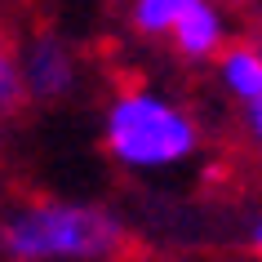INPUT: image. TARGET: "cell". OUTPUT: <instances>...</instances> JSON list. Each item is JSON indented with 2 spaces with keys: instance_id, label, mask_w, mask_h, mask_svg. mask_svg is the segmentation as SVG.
I'll list each match as a JSON object with an SVG mask.
<instances>
[{
  "instance_id": "cell-1",
  "label": "cell",
  "mask_w": 262,
  "mask_h": 262,
  "mask_svg": "<svg viewBox=\"0 0 262 262\" xmlns=\"http://www.w3.org/2000/svg\"><path fill=\"white\" fill-rule=\"evenodd\" d=\"M129 227L116 209L71 195H27L0 209L5 262H120Z\"/></svg>"
},
{
  "instance_id": "cell-2",
  "label": "cell",
  "mask_w": 262,
  "mask_h": 262,
  "mask_svg": "<svg viewBox=\"0 0 262 262\" xmlns=\"http://www.w3.org/2000/svg\"><path fill=\"white\" fill-rule=\"evenodd\" d=\"M102 151L124 173H169L205 151V129L182 98L147 80H120L102 102Z\"/></svg>"
},
{
  "instance_id": "cell-6",
  "label": "cell",
  "mask_w": 262,
  "mask_h": 262,
  "mask_svg": "<svg viewBox=\"0 0 262 262\" xmlns=\"http://www.w3.org/2000/svg\"><path fill=\"white\" fill-rule=\"evenodd\" d=\"M187 9H191V0H124V27L138 40L165 45Z\"/></svg>"
},
{
  "instance_id": "cell-10",
  "label": "cell",
  "mask_w": 262,
  "mask_h": 262,
  "mask_svg": "<svg viewBox=\"0 0 262 262\" xmlns=\"http://www.w3.org/2000/svg\"><path fill=\"white\" fill-rule=\"evenodd\" d=\"M245 262H262V258H245Z\"/></svg>"
},
{
  "instance_id": "cell-5",
  "label": "cell",
  "mask_w": 262,
  "mask_h": 262,
  "mask_svg": "<svg viewBox=\"0 0 262 262\" xmlns=\"http://www.w3.org/2000/svg\"><path fill=\"white\" fill-rule=\"evenodd\" d=\"M213 76H218V89L231 98L235 107L258 102L262 98V40L231 36V45L213 58Z\"/></svg>"
},
{
  "instance_id": "cell-9",
  "label": "cell",
  "mask_w": 262,
  "mask_h": 262,
  "mask_svg": "<svg viewBox=\"0 0 262 262\" xmlns=\"http://www.w3.org/2000/svg\"><path fill=\"white\" fill-rule=\"evenodd\" d=\"M249 249H253V258H262V218L249 227Z\"/></svg>"
},
{
  "instance_id": "cell-4",
  "label": "cell",
  "mask_w": 262,
  "mask_h": 262,
  "mask_svg": "<svg viewBox=\"0 0 262 262\" xmlns=\"http://www.w3.org/2000/svg\"><path fill=\"white\" fill-rule=\"evenodd\" d=\"M235 27H231V9L222 0H191V9L178 18V27L169 36V49L182 62H213V58L231 45Z\"/></svg>"
},
{
  "instance_id": "cell-3",
  "label": "cell",
  "mask_w": 262,
  "mask_h": 262,
  "mask_svg": "<svg viewBox=\"0 0 262 262\" xmlns=\"http://www.w3.org/2000/svg\"><path fill=\"white\" fill-rule=\"evenodd\" d=\"M14 54H18V67H23L31 102L54 107V102H67L76 94V84H80V54L58 31H49V27L31 31Z\"/></svg>"
},
{
  "instance_id": "cell-8",
  "label": "cell",
  "mask_w": 262,
  "mask_h": 262,
  "mask_svg": "<svg viewBox=\"0 0 262 262\" xmlns=\"http://www.w3.org/2000/svg\"><path fill=\"white\" fill-rule=\"evenodd\" d=\"M240 138H245V151L262 165V98L240 107Z\"/></svg>"
},
{
  "instance_id": "cell-11",
  "label": "cell",
  "mask_w": 262,
  "mask_h": 262,
  "mask_svg": "<svg viewBox=\"0 0 262 262\" xmlns=\"http://www.w3.org/2000/svg\"><path fill=\"white\" fill-rule=\"evenodd\" d=\"M0 45H5V40H0Z\"/></svg>"
},
{
  "instance_id": "cell-7",
  "label": "cell",
  "mask_w": 262,
  "mask_h": 262,
  "mask_svg": "<svg viewBox=\"0 0 262 262\" xmlns=\"http://www.w3.org/2000/svg\"><path fill=\"white\" fill-rule=\"evenodd\" d=\"M27 80H23V67H18V54L0 45V120L5 116H18L27 107Z\"/></svg>"
}]
</instances>
